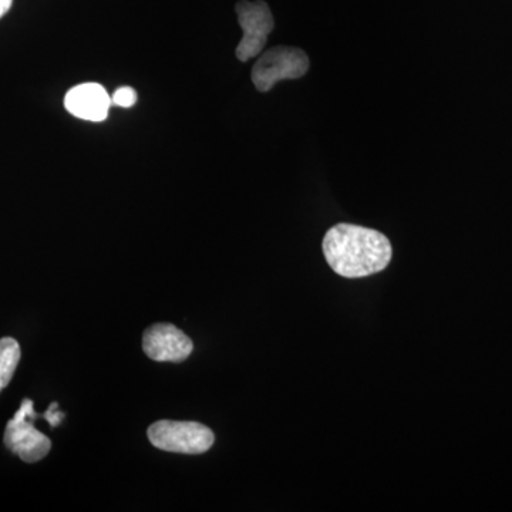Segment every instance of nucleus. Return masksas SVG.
<instances>
[{
  "label": "nucleus",
  "mask_w": 512,
  "mask_h": 512,
  "mask_svg": "<svg viewBox=\"0 0 512 512\" xmlns=\"http://www.w3.org/2000/svg\"><path fill=\"white\" fill-rule=\"evenodd\" d=\"M323 254L336 274L357 279L386 269L392 261L393 249L386 235L376 229L338 224L326 232Z\"/></svg>",
  "instance_id": "obj_1"
},
{
  "label": "nucleus",
  "mask_w": 512,
  "mask_h": 512,
  "mask_svg": "<svg viewBox=\"0 0 512 512\" xmlns=\"http://www.w3.org/2000/svg\"><path fill=\"white\" fill-rule=\"evenodd\" d=\"M147 434L154 447L168 453H207L215 441L211 429L195 421H157L151 424Z\"/></svg>",
  "instance_id": "obj_2"
},
{
  "label": "nucleus",
  "mask_w": 512,
  "mask_h": 512,
  "mask_svg": "<svg viewBox=\"0 0 512 512\" xmlns=\"http://www.w3.org/2000/svg\"><path fill=\"white\" fill-rule=\"evenodd\" d=\"M309 70V57L299 47L276 46L259 57L252 69V82L261 93L281 80L301 79Z\"/></svg>",
  "instance_id": "obj_3"
},
{
  "label": "nucleus",
  "mask_w": 512,
  "mask_h": 512,
  "mask_svg": "<svg viewBox=\"0 0 512 512\" xmlns=\"http://www.w3.org/2000/svg\"><path fill=\"white\" fill-rule=\"evenodd\" d=\"M40 417L33 409L32 400L25 399L22 406L9 421L5 430V446L25 463H37L45 458L52 448V441L36 429L33 420Z\"/></svg>",
  "instance_id": "obj_4"
},
{
  "label": "nucleus",
  "mask_w": 512,
  "mask_h": 512,
  "mask_svg": "<svg viewBox=\"0 0 512 512\" xmlns=\"http://www.w3.org/2000/svg\"><path fill=\"white\" fill-rule=\"evenodd\" d=\"M237 16L244 37L237 47V57L241 62H248L261 55L268 36L274 30V16L271 9L262 0L248 2L241 0L237 5Z\"/></svg>",
  "instance_id": "obj_5"
},
{
  "label": "nucleus",
  "mask_w": 512,
  "mask_h": 512,
  "mask_svg": "<svg viewBox=\"0 0 512 512\" xmlns=\"http://www.w3.org/2000/svg\"><path fill=\"white\" fill-rule=\"evenodd\" d=\"M144 353L156 362L181 363L190 357L194 343L171 323H156L144 332Z\"/></svg>",
  "instance_id": "obj_6"
},
{
  "label": "nucleus",
  "mask_w": 512,
  "mask_h": 512,
  "mask_svg": "<svg viewBox=\"0 0 512 512\" xmlns=\"http://www.w3.org/2000/svg\"><path fill=\"white\" fill-rule=\"evenodd\" d=\"M111 96L97 83H84L73 87L64 97V107L77 119L104 121L111 107Z\"/></svg>",
  "instance_id": "obj_7"
},
{
  "label": "nucleus",
  "mask_w": 512,
  "mask_h": 512,
  "mask_svg": "<svg viewBox=\"0 0 512 512\" xmlns=\"http://www.w3.org/2000/svg\"><path fill=\"white\" fill-rule=\"evenodd\" d=\"M20 362V346L13 338L0 339V393L8 387Z\"/></svg>",
  "instance_id": "obj_8"
},
{
  "label": "nucleus",
  "mask_w": 512,
  "mask_h": 512,
  "mask_svg": "<svg viewBox=\"0 0 512 512\" xmlns=\"http://www.w3.org/2000/svg\"><path fill=\"white\" fill-rule=\"evenodd\" d=\"M111 103L117 107L130 109V107L137 103V92L131 89V87H121V89L114 92L113 97H111Z\"/></svg>",
  "instance_id": "obj_9"
},
{
  "label": "nucleus",
  "mask_w": 512,
  "mask_h": 512,
  "mask_svg": "<svg viewBox=\"0 0 512 512\" xmlns=\"http://www.w3.org/2000/svg\"><path fill=\"white\" fill-rule=\"evenodd\" d=\"M57 403H52V406L49 407V410L45 414H43V419L49 421L50 426L57 427L60 424V421L63 420L64 414L62 412H57Z\"/></svg>",
  "instance_id": "obj_10"
},
{
  "label": "nucleus",
  "mask_w": 512,
  "mask_h": 512,
  "mask_svg": "<svg viewBox=\"0 0 512 512\" xmlns=\"http://www.w3.org/2000/svg\"><path fill=\"white\" fill-rule=\"evenodd\" d=\"M13 0H0V19L12 8Z\"/></svg>",
  "instance_id": "obj_11"
}]
</instances>
